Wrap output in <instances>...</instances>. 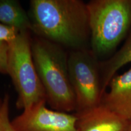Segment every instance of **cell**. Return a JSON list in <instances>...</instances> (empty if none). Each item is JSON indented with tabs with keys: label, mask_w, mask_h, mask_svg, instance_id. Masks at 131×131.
<instances>
[{
	"label": "cell",
	"mask_w": 131,
	"mask_h": 131,
	"mask_svg": "<svg viewBox=\"0 0 131 131\" xmlns=\"http://www.w3.org/2000/svg\"><path fill=\"white\" fill-rule=\"evenodd\" d=\"M101 104L131 122V69L115 76L109 83Z\"/></svg>",
	"instance_id": "cell-8"
},
{
	"label": "cell",
	"mask_w": 131,
	"mask_h": 131,
	"mask_svg": "<svg viewBox=\"0 0 131 131\" xmlns=\"http://www.w3.org/2000/svg\"><path fill=\"white\" fill-rule=\"evenodd\" d=\"M78 131H126L130 122L101 104L75 113Z\"/></svg>",
	"instance_id": "cell-7"
},
{
	"label": "cell",
	"mask_w": 131,
	"mask_h": 131,
	"mask_svg": "<svg viewBox=\"0 0 131 131\" xmlns=\"http://www.w3.org/2000/svg\"><path fill=\"white\" fill-rule=\"evenodd\" d=\"M87 8L90 49L100 61L112 53L131 30V0H92Z\"/></svg>",
	"instance_id": "cell-3"
},
{
	"label": "cell",
	"mask_w": 131,
	"mask_h": 131,
	"mask_svg": "<svg viewBox=\"0 0 131 131\" xmlns=\"http://www.w3.org/2000/svg\"><path fill=\"white\" fill-rule=\"evenodd\" d=\"M0 131H15L9 118V95L3 98V106L0 111Z\"/></svg>",
	"instance_id": "cell-11"
},
{
	"label": "cell",
	"mask_w": 131,
	"mask_h": 131,
	"mask_svg": "<svg viewBox=\"0 0 131 131\" xmlns=\"http://www.w3.org/2000/svg\"><path fill=\"white\" fill-rule=\"evenodd\" d=\"M3 103V99L2 100V99H1V98H0V111H1V107H2Z\"/></svg>",
	"instance_id": "cell-14"
},
{
	"label": "cell",
	"mask_w": 131,
	"mask_h": 131,
	"mask_svg": "<svg viewBox=\"0 0 131 131\" xmlns=\"http://www.w3.org/2000/svg\"><path fill=\"white\" fill-rule=\"evenodd\" d=\"M9 44L0 42V73L7 74V61Z\"/></svg>",
	"instance_id": "cell-12"
},
{
	"label": "cell",
	"mask_w": 131,
	"mask_h": 131,
	"mask_svg": "<svg viewBox=\"0 0 131 131\" xmlns=\"http://www.w3.org/2000/svg\"><path fill=\"white\" fill-rule=\"evenodd\" d=\"M0 23L19 32H30L32 25L29 14L16 0H0Z\"/></svg>",
	"instance_id": "cell-9"
},
{
	"label": "cell",
	"mask_w": 131,
	"mask_h": 131,
	"mask_svg": "<svg viewBox=\"0 0 131 131\" xmlns=\"http://www.w3.org/2000/svg\"><path fill=\"white\" fill-rule=\"evenodd\" d=\"M32 53L46 95V103L57 111L68 113L75 111L76 99L69 72V51L54 42L34 35Z\"/></svg>",
	"instance_id": "cell-2"
},
{
	"label": "cell",
	"mask_w": 131,
	"mask_h": 131,
	"mask_svg": "<svg viewBox=\"0 0 131 131\" xmlns=\"http://www.w3.org/2000/svg\"><path fill=\"white\" fill-rule=\"evenodd\" d=\"M41 101L23 110L11 121L15 131H78L75 114L60 112L46 107Z\"/></svg>",
	"instance_id": "cell-6"
},
{
	"label": "cell",
	"mask_w": 131,
	"mask_h": 131,
	"mask_svg": "<svg viewBox=\"0 0 131 131\" xmlns=\"http://www.w3.org/2000/svg\"><path fill=\"white\" fill-rule=\"evenodd\" d=\"M32 34L66 49H90L87 3L81 0H32Z\"/></svg>",
	"instance_id": "cell-1"
},
{
	"label": "cell",
	"mask_w": 131,
	"mask_h": 131,
	"mask_svg": "<svg viewBox=\"0 0 131 131\" xmlns=\"http://www.w3.org/2000/svg\"><path fill=\"white\" fill-rule=\"evenodd\" d=\"M32 38V32H19L8 43L7 75L17 92L16 107L23 110L46 101L45 89L33 59Z\"/></svg>",
	"instance_id": "cell-4"
},
{
	"label": "cell",
	"mask_w": 131,
	"mask_h": 131,
	"mask_svg": "<svg viewBox=\"0 0 131 131\" xmlns=\"http://www.w3.org/2000/svg\"><path fill=\"white\" fill-rule=\"evenodd\" d=\"M126 131H131V122H130V124H129V126L128 128H127V130H126Z\"/></svg>",
	"instance_id": "cell-15"
},
{
	"label": "cell",
	"mask_w": 131,
	"mask_h": 131,
	"mask_svg": "<svg viewBox=\"0 0 131 131\" xmlns=\"http://www.w3.org/2000/svg\"><path fill=\"white\" fill-rule=\"evenodd\" d=\"M129 63H131V30L126 42L117 52L107 60L100 61L103 95L118 70Z\"/></svg>",
	"instance_id": "cell-10"
},
{
	"label": "cell",
	"mask_w": 131,
	"mask_h": 131,
	"mask_svg": "<svg viewBox=\"0 0 131 131\" xmlns=\"http://www.w3.org/2000/svg\"><path fill=\"white\" fill-rule=\"evenodd\" d=\"M68 67L76 99V113L100 104L103 92L100 60L91 49L69 51Z\"/></svg>",
	"instance_id": "cell-5"
},
{
	"label": "cell",
	"mask_w": 131,
	"mask_h": 131,
	"mask_svg": "<svg viewBox=\"0 0 131 131\" xmlns=\"http://www.w3.org/2000/svg\"><path fill=\"white\" fill-rule=\"evenodd\" d=\"M19 33L16 29L0 23V42L9 43L15 38Z\"/></svg>",
	"instance_id": "cell-13"
}]
</instances>
